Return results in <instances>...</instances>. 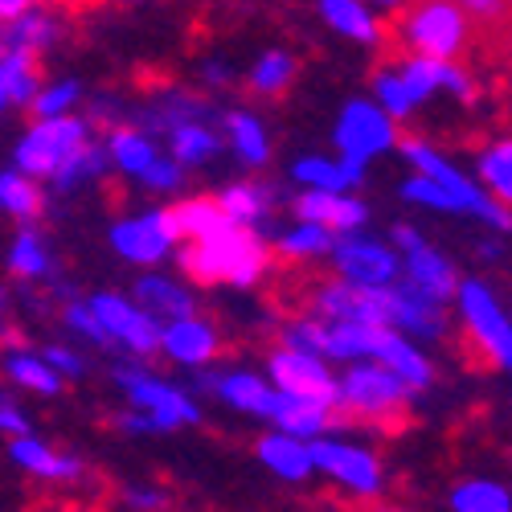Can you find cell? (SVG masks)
<instances>
[{
    "label": "cell",
    "instance_id": "obj_1",
    "mask_svg": "<svg viewBox=\"0 0 512 512\" xmlns=\"http://www.w3.org/2000/svg\"><path fill=\"white\" fill-rule=\"evenodd\" d=\"M181 267L197 279V283H238L250 287L267 267V250L250 230H242L238 222L213 238H193V246H185Z\"/></svg>",
    "mask_w": 512,
    "mask_h": 512
},
{
    "label": "cell",
    "instance_id": "obj_2",
    "mask_svg": "<svg viewBox=\"0 0 512 512\" xmlns=\"http://www.w3.org/2000/svg\"><path fill=\"white\" fill-rule=\"evenodd\" d=\"M406 398H410V386L390 365H357L340 381V406L373 426H386V431H398L402 426Z\"/></svg>",
    "mask_w": 512,
    "mask_h": 512
},
{
    "label": "cell",
    "instance_id": "obj_3",
    "mask_svg": "<svg viewBox=\"0 0 512 512\" xmlns=\"http://www.w3.org/2000/svg\"><path fill=\"white\" fill-rule=\"evenodd\" d=\"M82 144H87V123L70 115H50L17 144V168L29 177H54Z\"/></svg>",
    "mask_w": 512,
    "mask_h": 512
},
{
    "label": "cell",
    "instance_id": "obj_4",
    "mask_svg": "<svg viewBox=\"0 0 512 512\" xmlns=\"http://www.w3.org/2000/svg\"><path fill=\"white\" fill-rule=\"evenodd\" d=\"M119 386L144 410L136 418H127V426H136V431H168V426H181V422L197 418V406L181 390L164 386V381H156L140 369H119Z\"/></svg>",
    "mask_w": 512,
    "mask_h": 512
},
{
    "label": "cell",
    "instance_id": "obj_5",
    "mask_svg": "<svg viewBox=\"0 0 512 512\" xmlns=\"http://www.w3.org/2000/svg\"><path fill=\"white\" fill-rule=\"evenodd\" d=\"M402 37L414 54L426 58H455L467 41V21L459 13V5L451 0H426L422 9H414L402 25Z\"/></svg>",
    "mask_w": 512,
    "mask_h": 512
},
{
    "label": "cell",
    "instance_id": "obj_6",
    "mask_svg": "<svg viewBox=\"0 0 512 512\" xmlns=\"http://www.w3.org/2000/svg\"><path fill=\"white\" fill-rule=\"evenodd\" d=\"M402 152H406V160L418 168V173H426V177H435L439 185H447L451 193H455V201H459V213H476V218H484V222H492L496 230H512V213L500 205V201H492V197H484L472 181H467L459 168H451L435 148H426V144H418V140H406L402 144Z\"/></svg>",
    "mask_w": 512,
    "mask_h": 512
},
{
    "label": "cell",
    "instance_id": "obj_7",
    "mask_svg": "<svg viewBox=\"0 0 512 512\" xmlns=\"http://www.w3.org/2000/svg\"><path fill=\"white\" fill-rule=\"evenodd\" d=\"M459 308H463L467 332H472L480 353L500 361L504 369H512V324L500 312V304L492 300V291L484 283H463L459 287Z\"/></svg>",
    "mask_w": 512,
    "mask_h": 512
},
{
    "label": "cell",
    "instance_id": "obj_8",
    "mask_svg": "<svg viewBox=\"0 0 512 512\" xmlns=\"http://www.w3.org/2000/svg\"><path fill=\"white\" fill-rule=\"evenodd\" d=\"M271 381L283 394L312 398V402H324V406H340V381H332L320 353H304V349H291V345L279 349L271 357Z\"/></svg>",
    "mask_w": 512,
    "mask_h": 512
},
{
    "label": "cell",
    "instance_id": "obj_9",
    "mask_svg": "<svg viewBox=\"0 0 512 512\" xmlns=\"http://www.w3.org/2000/svg\"><path fill=\"white\" fill-rule=\"evenodd\" d=\"M316 312L328 320H357V324H394V291L369 283H332L320 287Z\"/></svg>",
    "mask_w": 512,
    "mask_h": 512
},
{
    "label": "cell",
    "instance_id": "obj_10",
    "mask_svg": "<svg viewBox=\"0 0 512 512\" xmlns=\"http://www.w3.org/2000/svg\"><path fill=\"white\" fill-rule=\"evenodd\" d=\"M394 115L386 107H373V103H349L340 111V123H336V148L340 156H377L394 144Z\"/></svg>",
    "mask_w": 512,
    "mask_h": 512
},
{
    "label": "cell",
    "instance_id": "obj_11",
    "mask_svg": "<svg viewBox=\"0 0 512 512\" xmlns=\"http://www.w3.org/2000/svg\"><path fill=\"white\" fill-rule=\"evenodd\" d=\"M181 238L177 222H173V209H156V213H144V218H132V222H119L111 230V246L132 263H160L173 242Z\"/></svg>",
    "mask_w": 512,
    "mask_h": 512
},
{
    "label": "cell",
    "instance_id": "obj_12",
    "mask_svg": "<svg viewBox=\"0 0 512 512\" xmlns=\"http://www.w3.org/2000/svg\"><path fill=\"white\" fill-rule=\"evenodd\" d=\"M394 242H398V250H402V259H406V279H410L418 291L435 295L439 304L451 300L455 271H451V263L443 259V254H435L410 226H398V230H394Z\"/></svg>",
    "mask_w": 512,
    "mask_h": 512
},
{
    "label": "cell",
    "instance_id": "obj_13",
    "mask_svg": "<svg viewBox=\"0 0 512 512\" xmlns=\"http://www.w3.org/2000/svg\"><path fill=\"white\" fill-rule=\"evenodd\" d=\"M336 267L345 271V279L353 283H369V287H390L398 275V254L386 250L381 242L361 238L357 230L336 242Z\"/></svg>",
    "mask_w": 512,
    "mask_h": 512
},
{
    "label": "cell",
    "instance_id": "obj_14",
    "mask_svg": "<svg viewBox=\"0 0 512 512\" xmlns=\"http://www.w3.org/2000/svg\"><path fill=\"white\" fill-rule=\"evenodd\" d=\"M95 312H99V320L107 324V332H111V340H123L132 353H156V349H164V332L156 328V320L148 316V312H140V308H132L127 300H119V295H95Z\"/></svg>",
    "mask_w": 512,
    "mask_h": 512
},
{
    "label": "cell",
    "instance_id": "obj_15",
    "mask_svg": "<svg viewBox=\"0 0 512 512\" xmlns=\"http://www.w3.org/2000/svg\"><path fill=\"white\" fill-rule=\"evenodd\" d=\"M312 455H316L320 472H328L332 480H340L357 496H373L381 488L377 459L369 451H361V447H349V443H312Z\"/></svg>",
    "mask_w": 512,
    "mask_h": 512
},
{
    "label": "cell",
    "instance_id": "obj_16",
    "mask_svg": "<svg viewBox=\"0 0 512 512\" xmlns=\"http://www.w3.org/2000/svg\"><path fill=\"white\" fill-rule=\"evenodd\" d=\"M295 213H300V222H320L340 234H353L357 226H365V205L353 197H340L336 189H308L295 201Z\"/></svg>",
    "mask_w": 512,
    "mask_h": 512
},
{
    "label": "cell",
    "instance_id": "obj_17",
    "mask_svg": "<svg viewBox=\"0 0 512 512\" xmlns=\"http://www.w3.org/2000/svg\"><path fill=\"white\" fill-rule=\"evenodd\" d=\"M259 459L271 467L279 480H291V484H300L312 472V467H316L312 447H304L300 435H291V431H279V435L259 439Z\"/></svg>",
    "mask_w": 512,
    "mask_h": 512
},
{
    "label": "cell",
    "instance_id": "obj_18",
    "mask_svg": "<svg viewBox=\"0 0 512 512\" xmlns=\"http://www.w3.org/2000/svg\"><path fill=\"white\" fill-rule=\"evenodd\" d=\"M164 353L181 365H201L218 353V336H213L209 324H201L193 316H177L164 328Z\"/></svg>",
    "mask_w": 512,
    "mask_h": 512
},
{
    "label": "cell",
    "instance_id": "obj_19",
    "mask_svg": "<svg viewBox=\"0 0 512 512\" xmlns=\"http://www.w3.org/2000/svg\"><path fill=\"white\" fill-rule=\"evenodd\" d=\"M295 181L308 185V189H336V193H345L349 185L361 181L365 173V160L361 156H340V160H324V156H304L300 164L291 168Z\"/></svg>",
    "mask_w": 512,
    "mask_h": 512
},
{
    "label": "cell",
    "instance_id": "obj_20",
    "mask_svg": "<svg viewBox=\"0 0 512 512\" xmlns=\"http://www.w3.org/2000/svg\"><path fill=\"white\" fill-rule=\"evenodd\" d=\"M381 328H390V324L328 320V353H324V357H336V361H361V357H377Z\"/></svg>",
    "mask_w": 512,
    "mask_h": 512
},
{
    "label": "cell",
    "instance_id": "obj_21",
    "mask_svg": "<svg viewBox=\"0 0 512 512\" xmlns=\"http://www.w3.org/2000/svg\"><path fill=\"white\" fill-rule=\"evenodd\" d=\"M213 390H218L230 406H238V410H250V414H267L271 418V410H275V402H279V386L271 390L267 381H259L254 373H230V377H213L209 381Z\"/></svg>",
    "mask_w": 512,
    "mask_h": 512
},
{
    "label": "cell",
    "instance_id": "obj_22",
    "mask_svg": "<svg viewBox=\"0 0 512 512\" xmlns=\"http://www.w3.org/2000/svg\"><path fill=\"white\" fill-rule=\"evenodd\" d=\"M394 324L410 328V332H422V336H435L443 328L439 300H435V295H426V291H418L414 283L398 287L394 291Z\"/></svg>",
    "mask_w": 512,
    "mask_h": 512
},
{
    "label": "cell",
    "instance_id": "obj_23",
    "mask_svg": "<svg viewBox=\"0 0 512 512\" xmlns=\"http://www.w3.org/2000/svg\"><path fill=\"white\" fill-rule=\"evenodd\" d=\"M377 361H386L410 390H426L431 386V365L418 357V349H410L406 340L390 328H381V340H377Z\"/></svg>",
    "mask_w": 512,
    "mask_h": 512
},
{
    "label": "cell",
    "instance_id": "obj_24",
    "mask_svg": "<svg viewBox=\"0 0 512 512\" xmlns=\"http://www.w3.org/2000/svg\"><path fill=\"white\" fill-rule=\"evenodd\" d=\"M0 95H5V107L17 103H33L37 99V66H33V50L9 46L5 62H0Z\"/></svg>",
    "mask_w": 512,
    "mask_h": 512
},
{
    "label": "cell",
    "instance_id": "obj_25",
    "mask_svg": "<svg viewBox=\"0 0 512 512\" xmlns=\"http://www.w3.org/2000/svg\"><path fill=\"white\" fill-rule=\"evenodd\" d=\"M328 410H332V406H324V402L295 398V394H283V390H279V402H275L271 418H275V426H283V431L308 439V435H320L324 426H328Z\"/></svg>",
    "mask_w": 512,
    "mask_h": 512
},
{
    "label": "cell",
    "instance_id": "obj_26",
    "mask_svg": "<svg viewBox=\"0 0 512 512\" xmlns=\"http://www.w3.org/2000/svg\"><path fill=\"white\" fill-rule=\"evenodd\" d=\"M13 459L25 467V472L41 476V480H74L82 472V463L78 459H66V455H54L50 447H41L37 439L29 435H17L13 443Z\"/></svg>",
    "mask_w": 512,
    "mask_h": 512
},
{
    "label": "cell",
    "instance_id": "obj_27",
    "mask_svg": "<svg viewBox=\"0 0 512 512\" xmlns=\"http://www.w3.org/2000/svg\"><path fill=\"white\" fill-rule=\"evenodd\" d=\"M173 222L181 230V238H213L234 226V218L226 213L222 201H185L173 209Z\"/></svg>",
    "mask_w": 512,
    "mask_h": 512
},
{
    "label": "cell",
    "instance_id": "obj_28",
    "mask_svg": "<svg viewBox=\"0 0 512 512\" xmlns=\"http://www.w3.org/2000/svg\"><path fill=\"white\" fill-rule=\"evenodd\" d=\"M320 17L353 41H377V21L365 13L361 0H320Z\"/></svg>",
    "mask_w": 512,
    "mask_h": 512
},
{
    "label": "cell",
    "instance_id": "obj_29",
    "mask_svg": "<svg viewBox=\"0 0 512 512\" xmlns=\"http://www.w3.org/2000/svg\"><path fill=\"white\" fill-rule=\"evenodd\" d=\"M140 304L148 308V312H156V316H168V320H177V316H189L193 312V300L177 287V283H168V279H160V275H148V279H140Z\"/></svg>",
    "mask_w": 512,
    "mask_h": 512
},
{
    "label": "cell",
    "instance_id": "obj_30",
    "mask_svg": "<svg viewBox=\"0 0 512 512\" xmlns=\"http://www.w3.org/2000/svg\"><path fill=\"white\" fill-rule=\"evenodd\" d=\"M54 37H58V25H54L50 17L33 13V9H25V13H17V17L5 21V41H9V46L33 50V54H37V50H46Z\"/></svg>",
    "mask_w": 512,
    "mask_h": 512
},
{
    "label": "cell",
    "instance_id": "obj_31",
    "mask_svg": "<svg viewBox=\"0 0 512 512\" xmlns=\"http://www.w3.org/2000/svg\"><path fill=\"white\" fill-rule=\"evenodd\" d=\"M451 508L455 512H508L512 496L492 480H472V484H459L451 492Z\"/></svg>",
    "mask_w": 512,
    "mask_h": 512
},
{
    "label": "cell",
    "instance_id": "obj_32",
    "mask_svg": "<svg viewBox=\"0 0 512 512\" xmlns=\"http://www.w3.org/2000/svg\"><path fill=\"white\" fill-rule=\"evenodd\" d=\"M480 177L488 181V189H492L504 205H512V140H500V144L484 148V156H480Z\"/></svg>",
    "mask_w": 512,
    "mask_h": 512
},
{
    "label": "cell",
    "instance_id": "obj_33",
    "mask_svg": "<svg viewBox=\"0 0 512 512\" xmlns=\"http://www.w3.org/2000/svg\"><path fill=\"white\" fill-rule=\"evenodd\" d=\"M173 152H177L181 164H201V160H209L213 152H218V136H213L209 127H201V123L181 119L173 127Z\"/></svg>",
    "mask_w": 512,
    "mask_h": 512
},
{
    "label": "cell",
    "instance_id": "obj_34",
    "mask_svg": "<svg viewBox=\"0 0 512 512\" xmlns=\"http://www.w3.org/2000/svg\"><path fill=\"white\" fill-rule=\"evenodd\" d=\"M226 127H230V144H234V152H238L246 164H263V160H267V136H263L259 119L234 111V115L226 119Z\"/></svg>",
    "mask_w": 512,
    "mask_h": 512
},
{
    "label": "cell",
    "instance_id": "obj_35",
    "mask_svg": "<svg viewBox=\"0 0 512 512\" xmlns=\"http://www.w3.org/2000/svg\"><path fill=\"white\" fill-rule=\"evenodd\" d=\"M9 377L17 381V386L33 390V394H58V369L46 361V357H29V353H17L9 357Z\"/></svg>",
    "mask_w": 512,
    "mask_h": 512
},
{
    "label": "cell",
    "instance_id": "obj_36",
    "mask_svg": "<svg viewBox=\"0 0 512 512\" xmlns=\"http://www.w3.org/2000/svg\"><path fill=\"white\" fill-rule=\"evenodd\" d=\"M111 160H115V168H123V173L144 177V168L156 160V148L140 132H115L111 136Z\"/></svg>",
    "mask_w": 512,
    "mask_h": 512
},
{
    "label": "cell",
    "instance_id": "obj_37",
    "mask_svg": "<svg viewBox=\"0 0 512 512\" xmlns=\"http://www.w3.org/2000/svg\"><path fill=\"white\" fill-rule=\"evenodd\" d=\"M0 201H5V209L13 213V218H37V209H41V193H37V185L29 181V173H5L0 177Z\"/></svg>",
    "mask_w": 512,
    "mask_h": 512
},
{
    "label": "cell",
    "instance_id": "obj_38",
    "mask_svg": "<svg viewBox=\"0 0 512 512\" xmlns=\"http://www.w3.org/2000/svg\"><path fill=\"white\" fill-rule=\"evenodd\" d=\"M447 62H451V58H426V54H414V58L402 66V78H406V87H410V99H414V103H422L435 87H443Z\"/></svg>",
    "mask_w": 512,
    "mask_h": 512
},
{
    "label": "cell",
    "instance_id": "obj_39",
    "mask_svg": "<svg viewBox=\"0 0 512 512\" xmlns=\"http://www.w3.org/2000/svg\"><path fill=\"white\" fill-rule=\"evenodd\" d=\"M9 263H13V271H17V275H25V279L46 275V271H50V254H46V242H41L33 230H25V234L13 242Z\"/></svg>",
    "mask_w": 512,
    "mask_h": 512
},
{
    "label": "cell",
    "instance_id": "obj_40",
    "mask_svg": "<svg viewBox=\"0 0 512 512\" xmlns=\"http://www.w3.org/2000/svg\"><path fill=\"white\" fill-rule=\"evenodd\" d=\"M283 254H291V259H312V254H324V250H336L332 238H328V226L320 222H304L300 230H291L279 238Z\"/></svg>",
    "mask_w": 512,
    "mask_h": 512
},
{
    "label": "cell",
    "instance_id": "obj_41",
    "mask_svg": "<svg viewBox=\"0 0 512 512\" xmlns=\"http://www.w3.org/2000/svg\"><path fill=\"white\" fill-rule=\"evenodd\" d=\"M291 74H295V62L287 54H267L259 66L250 70V87L263 91V95H279L291 82Z\"/></svg>",
    "mask_w": 512,
    "mask_h": 512
},
{
    "label": "cell",
    "instance_id": "obj_42",
    "mask_svg": "<svg viewBox=\"0 0 512 512\" xmlns=\"http://www.w3.org/2000/svg\"><path fill=\"white\" fill-rule=\"evenodd\" d=\"M402 197H410V201H418V205H431V209H443V213H459L455 193H451L447 185H439L435 177H426V173H418L414 181H406V185H402Z\"/></svg>",
    "mask_w": 512,
    "mask_h": 512
},
{
    "label": "cell",
    "instance_id": "obj_43",
    "mask_svg": "<svg viewBox=\"0 0 512 512\" xmlns=\"http://www.w3.org/2000/svg\"><path fill=\"white\" fill-rule=\"evenodd\" d=\"M95 173H103V152L82 144V148L58 168V173H54V185H58V189H74L78 181H87V177H95Z\"/></svg>",
    "mask_w": 512,
    "mask_h": 512
},
{
    "label": "cell",
    "instance_id": "obj_44",
    "mask_svg": "<svg viewBox=\"0 0 512 512\" xmlns=\"http://www.w3.org/2000/svg\"><path fill=\"white\" fill-rule=\"evenodd\" d=\"M222 205H226V213H230L238 226L259 222V218H263V209H267L263 193L254 189V185H234V189H226V193H222Z\"/></svg>",
    "mask_w": 512,
    "mask_h": 512
},
{
    "label": "cell",
    "instance_id": "obj_45",
    "mask_svg": "<svg viewBox=\"0 0 512 512\" xmlns=\"http://www.w3.org/2000/svg\"><path fill=\"white\" fill-rule=\"evenodd\" d=\"M373 91H377L381 107H386V111H390L394 119L410 115L414 99H410V87H406V78H402V74H377V82H373Z\"/></svg>",
    "mask_w": 512,
    "mask_h": 512
},
{
    "label": "cell",
    "instance_id": "obj_46",
    "mask_svg": "<svg viewBox=\"0 0 512 512\" xmlns=\"http://www.w3.org/2000/svg\"><path fill=\"white\" fill-rule=\"evenodd\" d=\"M283 340L291 349H304V353H328V324L320 328V324H291V328H283Z\"/></svg>",
    "mask_w": 512,
    "mask_h": 512
},
{
    "label": "cell",
    "instance_id": "obj_47",
    "mask_svg": "<svg viewBox=\"0 0 512 512\" xmlns=\"http://www.w3.org/2000/svg\"><path fill=\"white\" fill-rule=\"evenodd\" d=\"M78 99V87L74 82H58V87H50V91H41L37 99H33V111L41 115V119H50V115H66V107Z\"/></svg>",
    "mask_w": 512,
    "mask_h": 512
},
{
    "label": "cell",
    "instance_id": "obj_48",
    "mask_svg": "<svg viewBox=\"0 0 512 512\" xmlns=\"http://www.w3.org/2000/svg\"><path fill=\"white\" fill-rule=\"evenodd\" d=\"M66 320H70V328H78L82 336L99 340V345H107V340H111V332H107V324L99 320L95 304H91V308H87V304H74V308H66Z\"/></svg>",
    "mask_w": 512,
    "mask_h": 512
},
{
    "label": "cell",
    "instance_id": "obj_49",
    "mask_svg": "<svg viewBox=\"0 0 512 512\" xmlns=\"http://www.w3.org/2000/svg\"><path fill=\"white\" fill-rule=\"evenodd\" d=\"M144 185L148 189H177L181 185V160H152L144 168Z\"/></svg>",
    "mask_w": 512,
    "mask_h": 512
},
{
    "label": "cell",
    "instance_id": "obj_50",
    "mask_svg": "<svg viewBox=\"0 0 512 512\" xmlns=\"http://www.w3.org/2000/svg\"><path fill=\"white\" fill-rule=\"evenodd\" d=\"M443 87H447V91H455L459 99H472V95H476L472 78H467V74H463L459 66H451V62H447V74H443Z\"/></svg>",
    "mask_w": 512,
    "mask_h": 512
},
{
    "label": "cell",
    "instance_id": "obj_51",
    "mask_svg": "<svg viewBox=\"0 0 512 512\" xmlns=\"http://www.w3.org/2000/svg\"><path fill=\"white\" fill-rule=\"evenodd\" d=\"M463 9H472L480 21H496L504 13V0H459Z\"/></svg>",
    "mask_w": 512,
    "mask_h": 512
},
{
    "label": "cell",
    "instance_id": "obj_52",
    "mask_svg": "<svg viewBox=\"0 0 512 512\" xmlns=\"http://www.w3.org/2000/svg\"><path fill=\"white\" fill-rule=\"evenodd\" d=\"M46 361H50L58 373H82V361H78L74 353H66V349H50Z\"/></svg>",
    "mask_w": 512,
    "mask_h": 512
},
{
    "label": "cell",
    "instance_id": "obj_53",
    "mask_svg": "<svg viewBox=\"0 0 512 512\" xmlns=\"http://www.w3.org/2000/svg\"><path fill=\"white\" fill-rule=\"evenodd\" d=\"M127 500H132L136 508H164V496L152 492V488H132V492H127Z\"/></svg>",
    "mask_w": 512,
    "mask_h": 512
},
{
    "label": "cell",
    "instance_id": "obj_54",
    "mask_svg": "<svg viewBox=\"0 0 512 512\" xmlns=\"http://www.w3.org/2000/svg\"><path fill=\"white\" fill-rule=\"evenodd\" d=\"M0 426H5L9 435H25V418H21L13 406H5V410H0Z\"/></svg>",
    "mask_w": 512,
    "mask_h": 512
},
{
    "label": "cell",
    "instance_id": "obj_55",
    "mask_svg": "<svg viewBox=\"0 0 512 512\" xmlns=\"http://www.w3.org/2000/svg\"><path fill=\"white\" fill-rule=\"evenodd\" d=\"M29 5H37V0H0V13H5V21H9V17H17V13H25Z\"/></svg>",
    "mask_w": 512,
    "mask_h": 512
},
{
    "label": "cell",
    "instance_id": "obj_56",
    "mask_svg": "<svg viewBox=\"0 0 512 512\" xmlns=\"http://www.w3.org/2000/svg\"><path fill=\"white\" fill-rule=\"evenodd\" d=\"M377 5H381V9H394V5H398V0H377Z\"/></svg>",
    "mask_w": 512,
    "mask_h": 512
}]
</instances>
